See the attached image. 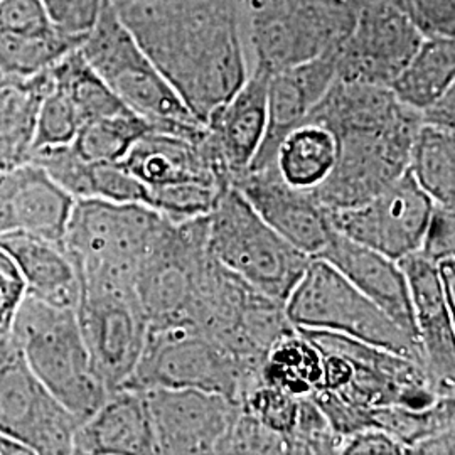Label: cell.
<instances>
[{
    "mask_svg": "<svg viewBox=\"0 0 455 455\" xmlns=\"http://www.w3.org/2000/svg\"><path fill=\"white\" fill-rule=\"evenodd\" d=\"M73 454H157L144 391H112L101 407L76 428Z\"/></svg>",
    "mask_w": 455,
    "mask_h": 455,
    "instance_id": "cb8c5ba5",
    "label": "cell"
},
{
    "mask_svg": "<svg viewBox=\"0 0 455 455\" xmlns=\"http://www.w3.org/2000/svg\"><path fill=\"white\" fill-rule=\"evenodd\" d=\"M454 37H423L390 90L402 105L422 112L454 86Z\"/></svg>",
    "mask_w": 455,
    "mask_h": 455,
    "instance_id": "83f0119b",
    "label": "cell"
},
{
    "mask_svg": "<svg viewBox=\"0 0 455 455\" xmlns=\"http://www.w3.org/2000/svg\"><path fill=\"white\" fill-rule=\"evenodd\" d=\"M250 69L268 75L339 48L355 14L327 0H240Z\"/></svg>",
    "mask_w": 455,
    "mask_h": 455,
    "instance_id": "9c48e42d",
    "label": "cell"
},
{
    "mask_svg": "<svg viewBox=\"0 0 455 455\" xmlns=\"http://www.w3.org/2000/svg\"><path fill=\"white\" fill-rule=\"evenodd\" d=\"M398 265L407 278L423 368L442 395H454V310L442 291L437 265L419 251Z\"/></svg>",
    "mask_w": 455,
    "mask_h": 455,
    "instance_id": "ac0fdd59",
    "label": "cell"
},
{
    "mask_svg": "<svg viewBox=\"0 0 455 455\" xmlns=\"http://www.w3.org/2000/svg\"><path fill=\"white\" fill-rule=\"evenodd\" d=\"M82 125V118L75 105L65 92L52 82L49 73L48 90L41 100L37 112L34 152L51 147L69 146Z\"/></svg>",
    "mask_w": 455,
    "mask_h": 455,
    "instance_id": "836d02e7",
    "label": "cell"
},
{
    "mask_svg": "<svg viewBox=\"0 0 455 455\" xmlns=\"http://www.w3.org/2000/svg\"><path fill=\"white\" fill-rule=\"evenodd\" d=\"M407 171L435 204L455 208V131L420 124Z\"/></svg>",
    "mask_w": 455,
    "mask_h": 455,
    "instance_id": "f546056e",
    "label": "cell"
},
{
    "mask_svg": "<svg viewBox=\"0 0 455 455\" xmlns=\"http://www.w3.org/2000/svg\"><path fill=\"white\" fill-rule=\"evenodd\" d=\"M26 297V282L16 261L0 246V329H11Z\"/></svg>",
    "mask_w": 455,
    "mask_h": 455,
    "instance_id": "b9f144b4",
    "label": "cell"
},
{
    "mask_svg": "<svg viewBox=\"0 0 455 455\" xmlns=\"http://www.w3.org/2000/svg\"><path fill=\"white\" fill-rule=\"evenodd\" d=\"M80 423L33 373L11 329H0V434L33 455L73 454Z\"/></svg>",
    "mask_w": 455,
    "mask_h": 455,
    "instance_id": "8fae6325",
    "label": "cell"
},
{
    "mask_svg": "<svg viewBox=\"0 0 455 455\" xmlns=\"http://www.w3.org/2000/svg\"><path fill=\"white\" fill-rule=\"evenodd\" d=\"M261 220L310 259L324 248L332 227L312 193L295 189L276 174L275 167L250 169L233 184Z\"/></svg>",
    "mask_w": 455,
    "mask_h": 455,
    "instance_id": "e0dca14e",
    "label": "cell"
},
{
    "mask_svg": "<svg viewBox=\"0 0 455 455\" xmlns=\"http://www.w3.org/2000/svg\"><path fill=\"white\" fill-rule=\"evenodd\" d=\"M80 46L51 24L39 0H0V69L11 80L36 76Z\"/></svg>",
    "mask_w": 455,
    "mask_h": 455,
    "instance_id": "44dd1931",
    "label": "cell"
},
{
    "mask_svg": "<svg viewBox=\"0 0 455 455\" xmlns=\"http://www.w3.org/2000/svg\"><path fill=\"white\" fill-rule=\"evenodd\" d=\"M51 24L68 37L84 41L95 28L107 0H39Z\"/></svg>",
    "mask_w": 455,
    "mask_h": 455,
    "instance_id": "f35d334b",
    "label": "cell"
},
{
    "mask_svg": "<svg viewBox=\"0 0 455 455\" xmlns=\"http://www.w3.org/2000/svg\"><path fill=\"white\" fill-rule=\"evenodd\" d=\"M52 82L56 83L82 118V124L124 114L127 108L122 100L115 95L110 86L100 78L97 71L88 65L80 48L68 52L49 69Z\"/></svg>",
    "mask_w": 455,
    "mask_h": 455,
    "instance_id": "4dcf8cb0",
    "label": "cell"
},
{
    "mask_svg": "<svg viewBox=\"0 0 455 455\" xmlns=\"http://www.w3.org/2000/svg\"><path fill=\"white\" fill-rule=\"evenodd\" d=\"M422 41L402 0L366 4L336 51L338 80L390 88Z\"/></svg>",
    "mask_w": 455,
    "mask_h": 455,
    "instance_id": "4fadbf2b",
    "label": "cell"
},
{
    "mask_svg": "<svg viewBox=\"0 0 455 455\" xmlns=\"http://www.w3.org/2000/svg\"><path fill=\"white\" fill-rule=\"evenodd\" d=\"M75 197L37 164L0 171V236L28 233L63 244Z\"/></svg>",
    "mask_w": 455,
    "mask_h": 455,
    "instance_id": "d6986e66",
    "label": "cell"
},
{
    "mask_svg": "<svg viewBox=\"0 0 455 455\" xmlns=\"http://www.w3.org/2000/svg\"><path fill=\"white\" fill-rule=\"evenodd\" d=\"M423 37H454L455 0H402Z\"/></svg>",
    "mask_w": 455,
    "mask_h": 455,
    "instance_id": "ab89813d",
    "label": "cell"
},
{
    "mask_svg": "<svg viewBox=\"0 0 455 455\" xmlns=\"http://www.w3.org/2000/svg\"><path fill=\"white\" fill-rule=\"evenodd\" d=\"M201 140L152 129L133 142L120 164L148 191L186 184L227 188L229 184L214 171Z\"/></svg>",
    "mask_w": 455,
    "mask_h": 455,
    "instance_id": "603a6c76",
    "label": "cell"
},
{
    "mask_svg": "<svg viewBox=\"0 0 455 455\" xmlns=\"http://www.w3.org/2000/svg\"><path fill=\"white\" fill-rule=\"evenodd\" d=\"M419 253H422L425 259L434 263L454 257L455 208H447L434 203Z\"/></svg>",
    "mask_w": 455,
    "mask_h": 455,
    "instance_id": "60d3db41",
    "label": "cell"
},
{
    "mask_svg": "<svg viewBox=\"0 0 455 455\" xmlns=\"http://www.w3.org/2000/svg\"><path fill=\"white\" fill-rule=\"evenodd\" d=\"M147 408L157 454H216L240 405L212 391L150 388Z\"/></svg>",
    "mask_w": 455,
    "mask_h": 455,
    "instance_id": "9a60e30c",
    "label": "cell"
},
{
    "mask_svg": "<svg viewBox=\"0 0 455 455\" xmlns=\"http://www.w3.org/2000/svg\"><path fill=\"white\" fill-rule=\"evenodd\" d=\"M317 259L331 263L395 324L419 341L407 278L398 261L346 238L334 228Z\"/></svg>",
    "mask_w": 455,
    "mask_h": 455,
    "instance_id": "7402d4cb",
    "label": "cell"
},
{
    "mask_svg": "<svg viewBox=\"0 0 455 455\" xmlns=\"http://www.w3.org/2000/svg\"><path fill=\"white\" fill-rule=\"evenodd\" d=\"M212 265L206 216L167 220L133 278L148 325H195Z\"/></svg>",
    "mask_w": 455,
    "mask_h": 455,
    "instance_id": "52a82bcc",
    "label": "cell"
},
{
    "mask_svg": "<svg viewBox=\"0 0 455 455\" xmlns=\"http://www.w3.org/2000/svg\"><path fill=\"white\" fill-rule=\"evenodd\" d=\"M455 430L423 440L411 449V454H454Z\"/></svg>",
    "mask_w": 455,
    "mask_h": 455,
    "instance_id": "f6af8a7d",
    "label": "cell"
},
{
    "mask_svg": "<svg viewBox=\"0 0 455 455\" xmlns=\"http://www.w3.org/2000/svg\"><path fill=\"white\" fill-rule=\"evenodd\" d=\"M342 455H403L407 449L390 434L379 428H363L341 440Z\"/></svg>",
    "mask_w": 455,
    "mask_h": 455,
    "instance_id": "7bdbcfd3",
    "label": "cell"
},
{
    "mask_svg": "<svg viewBox=\"0 0 455 455\" xmlns=\"http://www.w3.org/2000/svg\"><path fill=\"white\" fill-rule=\"evenodd\" d=\"M270 75L250 69L248 78L204 124L201 140L218 176L233 184L253 163L267 131V90Z\"/></svg>",
    "mask_w": 455,
    "mask_h": 455,
    "instance_id": "2e32d148",
    "label": "cell"
},
{
    "mask_svg": "<svg viewBox=\"0 0 455 455\" xmlns=\"http://www.w3.org/2000/svg\"><path fill=\"white\" fill-rule=\"evenodd\" d=\"M338 154V137L323 124L306 120L280 140L274 167L285 184L312 193L332 172Z\"/></svg>",
    "mask_w": 455,
    "mask_h": 455,
    "instance_id": "484cf974",
    "label": "cell"
},
{
    "mask_svg": "<svg viewBox=\"0 0 455 455\" xmlns=\"http://www.w3.org/2000/svg\"><path fill=\"white\" fill-rule=\"evenodd\" d=\"M84 60L132 112L154 131L201 140L206 127L188 110L171 83L135 41L107 0L95 28L80 46Z\"/></svg>",
    "mask_w": 455,
    "mask_h": 455,
    "instance_id": "7a4b0ae2",
    "label": "cell"
},
{
    "mask_svg": "<svg viewBox=\"0 0 455 455\" xmlns=\"http://www.w3.org/2000/svg\"><path fill=\"white\" fill-rule=\"evenodd\" d=\"M48 86L49 69L0 86V171L31 163L37 112Z\"/></svg>",
    "mask_w": 455,
    "mask_h": 455,
    "instance_id": "4316f807",
    "label": "cell"
},
{
    "mask_svg": "<svg viewBox=\"0 0 455 455\" xmlns=\"http://www.w3.org/2000/svg\"><path fill=\"white\" fill-rule=\"evenodd\" d=\"M148 131L152 125L146 118L127 110L86 122L71 147L88 163H120L133 142Z\"/></svg>",
    "mask_w": 455,
    "mask_h": 455,
    "instance_id": "d6a6232c",
    "label": "cell"
},
{
    "mask_svg": "<svg viewBox=\"0 0 455 455\" xmlns=\"http://www.w3.org/2000/svg\"><path fill=\"white\" fill-rule=\"evenodd\" d=\"M9 82H14V80H11V78H9V76H7V75H5V73L0 69V86Z\"/></svg>",
    "mask_w": 455,
    "mask_h": 455,
    "instance_id": "c3c4849f",
    "label": "cell"
},
{
    "mask_svg": "<svg viewBox=\"0 0 455 455\" xmlns=\"http://www.w3.org/2000/svg\"><path fill=\"white\" fill-rule=\"evenodd\" d=\"M11 332L33 373L80 422L112 393L93 368L75 309L26 293Z\"/></svg>",
    "mask_w": 455,
    "mask_h": 455,
    "instance_id": "3957f363",
    "label": "cell"
},
{
    "mask_svg": "<svg viewBox=\"0 0 455 455\" xmlns=\"http://www.w3.org/2000/svg\"><path fill=\"white\" fill-rule=\"evenodd\" d=\"M152 63L204 125L250 75L240 0H110Z\"/></svg>",
    "mask_w": 455,
    "mask_h": 455,
    "instance_id": "6da1fadb",
    "label": "cell"
},
{
    "mask_svg": "<svg viewBox=\"0 0 455 455\" xmlns=\"http://www.w3.org/2000/svg\"><path fill=\"white\" fill-rule=\"evenodd\" d=\"M283 309L295 329L341 334L422 363L419 341L323 259H310Z\"/></svg>",
    "mask_w": 455,
    "mask_h": 455,
    "instance_id": "ba28073f",
    "label": "cell"
},
{
    "mask_svg": "<svg viewBox=\"0 0 455 455\" xmlns=\"http://www.w3.org/2000/svg\"><path fill=\"white\" fill-rule=\"evenodd\" d=\"M76 319L93 368L110 391L131 378L146 344V314L133 283L80 282Z\"/></svg>",
    "mask_w": 455,
    "mask_h": 455,
    "instance_id": "7c38bea8",
    "label": "cell"
},
{
    "mask_svg": "<svg viewBox=\"0 0 455 455\" xmlns=\"http://www.w3.org/2000/svg\"><path fill=\"white\" fill-rule=\"evenodd\" d=\"M327 2L336 4V5H339L342 9H347V11H351L355 14V11L359 9V7H363L366 4H371V2H378V0H327Z\"/></svg>",
    "mask_w": 455,
    "mask_h": 455,
    "instance_id": "7dc6e473",
    "label": "cell"
},
{
    "mask_svg": "<svg viewBox=\"0 0 455 455\" xmlns=\"http://www.w3.org/2000/svg\"><path fill=\"white\" fill-rule=\"evenodd\" d=\"M206 220L212 259L251 289L285 304L310 257L265 223L235 186L225 188Z\"/></svg>",
    "mask_w": 455,
    "mask_h": 455,
    "instance_id": "277c9868",
    "label": "cell"
},
{
    "mask_svg": "<svg viewBox=\"0 0 455 455\" xmlns=\"http://www.w3.org/2000/svg\"><path fill=\"white\" fill-rule=\"evenodd\" d=\"M370 427L390 434L411 454V449L423 440L455 430V395L442 396L435 405L425 410L400 405L374 408Z\"/></svg>",
    "mask_w": 455,
    "mask_h": 455,
    "instance_id": "1f68e13d",
    "label": "cell"
},
{
    "mask_svg": "<svg viewBox=\"0 0 455 455\" xmlns=\"http://www.w3.org/2000/svg\"><path fill=\"white\" fill-rule=\"evenodd\" d=\"M432 208L434 201L407 171L370 201L325 214L346 238L398 261L419 251Z\"/></svg>",
    "mask_w": 455,
    "mask_h": 455,
    "instance_id": "5bb4252c",
    "label": "cell"
},
{
    "mask_svg": "<svg viewBox=\"0 0 455 455\" xmlns=\"http://www.w3.org/2000/svg\"><path fill=\"white\" fill-rule=\"evenodd\" d=\"M437 272H439L440 285L443 295L451 306V309L455 307V260L454 257L443 259L437 261Z\"/></svg>",
    "mask_w": 455,
    "mask_h": 455,
    "instance_id": "bcb514c9",
    "label": "cell"
},
{
    "mask_svg": "<svg viewBox=\"0 0 455 455\" xmlns=\"http://www.w3.org/2000/svg\"><path fill=\"white\" fill-rule=\"evenodd\" d=\"M341 440L321 408L310 396H304L297 423L287 437V454H339Z\"/></svg>",
    "mask_w": 455,
    "mask_h": 455,
    "instance_id": "d590c367",
    "label": "cell"
},
{
    "mask_svg": "<svg viewBox=\"0 0 455 455\" xmlns=\"http://www.w3.org/2000/svg\"><path fill=\"white\" fill-rule=\"evenodd\" d=\"M167 218L137 203L75 199L63 248L80 282L133 283L147 250Z\"/></svg>",
    "mask_w": 455,
    "mask_h": 455,
    "instance_id": "5b68a950",
    "label": "cell"
},
{
    "mask_svg": "<svg viewBox=\"0 0 455 455\" xmlns=\"http://www.w3.org/2000/svg\"><path fill=\"white\" fill-rule=\"evenodd\" d=\"M302 398L257 379L240 396L238 405L265 427L282 435L287 447V437L292 434L297 423Z\"/></svg>",
    "mask_w": 455,
    "mask_h": 455,
    "instance_id": "e575fe53",
    "label": "cell"
},
{
    "mask_svg": "<svg viewBox=\"0 0 455 455\" xmlns=\"http://www.w3.org/2000/svg\"><path fill=\"white\" fill-rule=\"evenodd\" d=\"M86 197L147 206L148 189L120 163H92Z\"/></svg>",
    "mask_w": 455,
    "mask_h": 455,
    "instance_id": "74e56055",
    "label": "cell"
},
{
    "mask_svg": "<svg viewBox=\"0 0 455 455\" xmlns=\"http://www.w3.org/2000/svg\"><path fill=\"white\" fill-rule=\"evenodd\" d=\"M419 114L422 124L455 131V84Z\"/></svg>",
    "mask_w": 455,
    "mask_h": 455,
    "instance_id": "ee69618b",
    "label": "cell"
},
{
    "mask_svg": "<svg viewBox=\"0 0 455 455\" xmlns=\"http://www.w3.org/2000/svg\"><path fill=\"white\" fill-rule=\"evenodd\" d=\"M0 246L16 261L26 293L56 307L76 309L80 280L61 243L28 233L0 236Z\"/></svg>",
    "mask_w": 455,
    "mask_h": 455,
    "instance_id": "d4e9b609",
    "label": "cell"
},
{
    "mask_svg": "<svg viewBox=\"0 0 455 455\" xmlns=\"http://www.w3.org/2000/svg\"><path fill=\"white\" fill-rule=\"evenodd\" d=\"M259 374L196 325H148L142 355L122 388H195L238 403Z\"/></svg>",
    "mask_w": 455,
    "mask_h": 455,
    "instance_id": "8992f818",
    "label": "cell"
},
{
    "mask_svg": "<svg viewBox=\"0 0 455 455\" xmlns=\"http://www.w3.org/2000/svg\"><path fill=\"white\" fill-rule=\"evenodd\" d=\"M420 114L405 108L396 120L374 131L349 132L338 137L339 154L329 178L312 191L325 212L355 208L381 193L407 172Z\"/></svg>",
    "mask_w": 455,
    "mask_h": 455,
    "instance_id": "30bf717a",
    "label": "cell"
},
{
    "mask_svg": "<svg viewBox=\"0 0 455 455\" xmlns=\"http://www.w3.org/2000/svg\"><path fill=\"white\" fill-rule=\"evenodd\" d=\"M216 454H287V447L282 435L240 407Z\"/></svg>",
    "mask_w": 455,
    "mask_h": 455,
    "instance_id": "8d00e7d4",
    "label": "cell"
},
{
    "mask_svg": "<svg viewBox=\"0 0 455 455\" xmlns=\"http://www.w3.org/2000/svg\"><path fill=\"white\" fill-rule=\"evenodd\" d=\"M259 379L299 398L312 396L323 381V353L293 327L268 349Z\"/></svg>",
    "mask_w": 455,
    "mask_h": 455,
    "instance_id": "f1b7e54d",
    "label": "cell"
},
{
    "mask_svg": "<svg viewBox=\"0 0 455 455\" xmlns=\"http://www.w3.org/2000/svg\"><path fill=\"white\" fill-rule=\"evenodd\" d=\"M336 49L270 75L267 90V131L250 169L274 165L280 140L307 120L312 108L338 80ZM248 169V171H250Z\"/></svg>",
    "mask_w": 455,
    "mask_h": 455,
    "instance_id": "ffe728a7",
    "label": "cell"
}]
</instances>
